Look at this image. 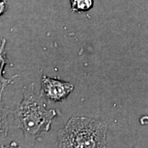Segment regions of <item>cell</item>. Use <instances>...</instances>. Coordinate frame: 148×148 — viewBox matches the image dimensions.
<instances>
[{
  "instance_id": "7a4b0ae2",
  "label": "cell",
  "mask_w": 148,
  "mask_h": 148,
  "mask_svg": "<svg viewBox=\"0 0 148 148\" xmlns=\"http://www.w3.org/2000/svg\"><path fill=\"white\" fill-rule=\"evenodd\" d=\"M108 125L88 117H72L58 134L56 147H105Z\"/></svg>"
},
{
  "instance_id": "3957f363",
  "label": "cell",
  "mask_w": 148,
  "mask_h": 148,
  "mask_svg": "<svg viewBox=\"0 0 148 148\" xmlns=\"http://www.w3.org/2000/svg\"><path fill=\"white\" fill-rule=\"evenodd\" d=\"M73 88L71 83L42 75L40 96L50 102L61 101L69 96Z\"/></svg>"
},
{
  "instance_id": "277c9868",
  "label": "cell",
  "mask_w": 148,
  "mask_h": 148,
  "mask_svg": "<svg viewBox=\"0 0 148 148\" xmlns=\"http://www.w3.org/2000/svg\"><path fill=\"white\" fill-rule=\"evenodd\" d=\"M73 12H84L90 10L94 5L93 0H69Z\"/></svg>"
},
{
  "instance_id": "6da1fadb",
  "label": "cell",
  "mask_w": 148,
  "mask_h": 148,
  "mask_svg": "<svg viewBox=\"0 0 148 148\" xmlns=\"http://www.w3.org/2000/svg\"><path fill=\"white\" fill-rule=\"evenodd\" d=\"M23 93V100L12 112L13 126L21 129L25 141L32 145L41 132L49 131L57 112L46 109L41 97L35 95L33 84L24 88Z\"/></svg>"
}]
</instances>
